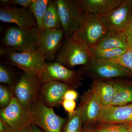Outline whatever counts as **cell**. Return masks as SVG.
I'll return each mask as SVG.
<instances>
[{"label": "cell", "mask_w": 132, "mask_h": 132, "mask_svg": "<svg viewBox=\"0 0 132 132\" xmlns=\"http://www.w3.org/2000/svg\"><path fill=\"white\" fill-rule=\"evenodd\" d=\"M83 77L94 80H111L132 78V70L109 60L93 57L87 65L78 70Z\"/></svg>", "instance_id": "6da1fadb"}, {"label": "cell", "mask_w": 132, "mask_h": 132, "mask_svg": "<svg viewBox=\"0 0 132 132\" xmlns=\"http://www.w3.org/2000/svg\"><path fill=\"white\" fill-rule=\"evenodd\" d=\"M93 58L88 45L84 40L74 35L65 38L55 59L56 61L71 69L76 66L87 65Z\"/></svg>", "instance_id": "7a4b0ae2"}, {"label": "cell", "mask_w": 132, "mask_h": 132, "mask_svg": "<svg viewBox=\"0 0 132 132\" xmlns=\"http://www.w3.org/2000/svg\"><path fill=\"white\" fill-rule=\"evenodd\" d=\"M39 36L38 27L24 30L11 27L6 30L2 43L4 47L16 52H36L38 50Z\"/></svg>", "instance_id": "3957f363"}, {"label": "cell", "mask_w": 132, "mask_h": 132, "mask_svg": "<svg viewBox=\"0 0 132 132\" xmlns=\"http://www.w3.org/2000/svg\"><path fill=\"white\" fill-rule=\"evenodd\" d=\"M27 108L32 124L45 132H62L67 120L56 114L53 108L45 105L39 99Z\"/></svg>", "instance_id": "277c9868"}, {"label": "cell", "mask_w": 132, "mask_h": 132, "mask_svg": "<svg viewBox=\"0 0 132 132\" xmlns=\"http://www.w3.org/2000/svg\"><path fill=\"white\" fill-rule=\"evenodd\" d=\"M42 85L37 75L24 72L14 85L9 87L20 104L27 107L39 99Z\"/></svg>", "instance_id": "5b68a950"}, {"label": "cell", "mask_w": 132, "mask_h": 132, "mask_svg": "<svg viewBox=\"0 0 132 132\" xmlns=\"http://www.w3.org/2000/svg\"><path fill=\"white\" fill-rule=\"evenodd\" d=\"M0 54L13 65L29 74L39 75L46 63L45 57L38 50L34 52H16L1 47Z\"/></svg>", "instance_id": "8992f818"}, {"label": "cell", "mask_w": 132, "mask_h": 132, "mask_svg": "<svg viewBox=\"0 0 132 132\" xmlns=\"http://www.w3.org/2000/svg\"><path fill=\"white\" fill-rule=\"evenodd\" d=\"M42 84L52 81L64 82L75 88L82 84L84 78L79 71L64 67L57 61L46 62L38 75Z\"/></svg>", "instance_id": "52a82bcc"}, {"label": "cell", "mask_w": 132, "mask_h": 132, "mask_svg": "<svg viewBox=\"0 0 132 132\" xmlns=\"http://www.w3.org/2000/svg\"><path fill=\"white\" fill-rule=\"evenodd\" d=\"M57 8L62 28L65 38L73 36L78 31L83 13L72 0H57Z\"/></svg>", "instance_id": "ba28073f"}, {"label": "cell", "mask_w": 132, "mask_h": 132, "mask_svg": "<svg viewBox=\"0 0 132 132\" xmlns=\"http://www.w3.org/2000/svg\"><path fill=\"white\" fill-rule=\"evenodd\" d=\"M108 31L100 16L83 13L79 28L74 35L91 47L96 46Z\"/></svg>", "instance_id": "9c48e42d"}, {"label": "cell", "mask_w": 132, "mask_h": 132, "mask_svg": "<svg viewBox=\"0 0 132 132\" xmlns=\"http://www.w3.org/2000/svg\"><path fill=\"white\" fill-rule=\"evenodd\" d=\"M0 120L16 132H19L32 124L27 107L21 106L13 94L6 108L0 110Z\"/></svg>", "instance_id": "30bf717a"}, {"label": "cell", "mask_w": 132, "mask_h": 132, "mask_svg": "<svg viewBox=\"0 0 132 132\" xmlns=\"http://www.w3.org/2000/svg\"><path fill=\"white\" fill-rule=\"evenodd\" d=\"M99 16L108 31H125L132 19V0H123L118 7Z\"/></svg>", "instance_id": "8fae6325"}, {"label": "cell", "mask_w": 132, "mask_h": 132, "mask_svg": "<svg viewBox=\"0 0 132 132\" xmlns=\"http://www.w3.org/2000/svg\"><path fill=\"white\" fill-rule=\"evenodd\" d=\"M0 21L5 23H13L24 30L38 27L35 17L29 8L1 7Z\"/></svg>", "instance_id": "7c38bea8"}, {"label": "cell", "mask_w": 132, "mask_h": 132, "mask_svg": "<svg viewBox=\"0 0 132 132\" xmlns=\"http://www.w3.org/2000/svg\"><path fill=\"white\" fill-rule=\"evenodd\" d=\"M64 36L62 28L46 29L39 35L38 50L46 60L52 61L55 59Z\"/></svg>", "instance_id": "4fadbf2b"}, {"label": "cell", "mask_w": 132, "mask_h": 132, "mask_svg": "<svg viewBox=\"0 0 132 132\" xmlns=\"http://www.w3.org/2000/svg\"><path fill=\"white\" fill-rule=\"evenodd\" d=\"M79 106L82 109L83 124L90 126L98 123L102 106L96 93L92 87L82 95Z\"/></svg>", "instance_id": "5bb4252c"}, {"label": "cell", "mask_w": 132, "mask_h": 132, "mask_svg": "<svg viewBox=\"0 0 132 132\" xmlns=\"http://www.w3.org/2000/svg\"><path fill=\"white\" fill-rule=\"evenodd\" d=\"M132 123V103L121 106L102 107L98 124H124Z\"/></svg>", "instance_id": "9a60e30c"}, {"label": "cell", "mask_w": 132, "mask_h": 132, "mask_svg": "<svg viewBox=\"0 0 132 132\" xmlns=\"http://www.w3.org/2000/svg\"><path fill=\"white\" fill-rule=\"evenodd\" d=\"M71 88H73L64 82H45L42 85L39 99L45 105L53 108L62 104L65 93Z\"/></svg>", "instance_id": "2e32d148"}, {"label": "cell", "mask_w": 132, "mask_h": 132, "mask_svg": "<svg viewBox=\"0 0 132 132\" xmlns=\"http://www.w3.org/2000/svg\"><path fill=\"white\" fill-rule=\"evenodd\" d=\"M123 0H75L82 13L100 16L118 7Z\"/></svg>", "instance_id": "e0dca14e"}, {"label": "cell", "mask_w": 132, "mask_h": 132, "mask_svg": "<svg viewBox=\"0 0 132 132\" xmlns=\"http://www.w3.org/2000/svg\"><path fill=\"white\" fill-rule=\"evenodd\" d=\"M114 86V95L111 106H121L132 103V85L124 79L111 80Z\"/></svg>", "instance_id": "ac0fdd59"}, {"label": "cell", "mask_w": 132, "mask_h": 132, "mask_svg": "<svg viewBox=\"0 0 132 132\" xmlns=\"http://www.w3.org/2000/svg\"><path fill=\"white\" fill-rule=\"evenodd\" d=\"M95 46L102 48L128 49L127 39L125 31L109 30Z\"/></svg>", "instance_id": "d6986e66"}, {"label": "cell", "mask_w": 132, "mask_h": 132, "mask_svg": "<svg viewBox=\"0 0 132 132\" xmlns=\"http://www.w3.org/2000/svg\"><path fill=\"white\" fill-rule=\"evenodd\" d=\"M91 87L96 93L102 107L111 105L114 92V86L112 80H94Z\"/></svg>", "instance_id": "ffe728a7"}, {"label": "cell", "mask_w": 132, "mask_h": 132, "mask_svg": "<svg viewBox=\"0 0 132 132\" xmlns=\"http://www.w3.org/2000/svg\"><path fill=\"white\" fill-rule=\"evenodd\" d=\"M62 28L57 1H50L43 20V29Z\"/></svg>", "instance_id": "44dd1931"}, {"label": "cell", "mask_w": 132, "mask_h": 132, "mask_svg": "<svg viewBox=\"0 0 132 132\" xmlns=\"http://www.w3.org/2000/svg\"><path fill=\"white\" fill-rule=\"evenodd\" d=\"M49 2V0H33L29 7L36 20L39 35L44 31L43 20Z\"/></svg>", "instance_id": "7402d4cb"}, {"label": "cell", "mask_w": 132, "mask_h": 132, "mask_svg": "<svg viewBox=\"0 0 132 132\" xmlns=\"http://www.w3.org/2000/svg\"><path fill=\"white\" fill-rule=\"evenodd\" d=\"M83 124L82 109L79 106L72 114L69 115L63 132H82Z\"/></svg>", "instance_id": "603a6c76"}, {"label": "cell", "mask_w": 132, "mask_h": 132, "mask_svg": "<svg viewBox=\"0 0 132 132\" xmlns=\"http://www.w3.org/2000/svg\"><path fill=\"white\" fill-rule=\"evenodd\" d=\"M93 57L103 60H110L122 55L127 49L102 48L94 46L90 47Z\"/></svg>", "instance_id": "cb8c5ba5"}, {"label": "cell", "mask_w": 132, "mask_h": 132, "mask_svg": "<svg viewBox=\"0 0 132 132\" xmlns=\"http://www.w3.org/2000/svg\"><path fill=\"white\" fill-rule=\"evenodd\" d=\"M132 123L124 124H98L96 132H128Z\"/></svg>", "instance_id": "d4e9b609"}, {"label": "cell", "mask_w": 132, "mask_h": 132, "mask_svg": "<svg viewBox=\"0 0 132 132\" xmlns=\"http://www.w3.org/2000/svg\"><path fill=\"white\" fill-rule=\"evenodd\" d=\"M17 80L16 79L13 72L8 66L1 63L0 64L1 83L7 85L9 87H11L14 85Z\"/></svg>", "instance_id": "484cf974"}, {"label": "cell", "mask_w": 132, "mask_h": 132, "mask_svg": "<svg viewBox=\"0 0 132 132\" xmlns=\"http://www.w3.org/2000/svg\"><path fill=\"white\" fill-rule=\"evenodd\" d=\"M13 94L9 87L1 84L0 86V107L1 109L6 108L12 100Z\"/></svg>", "instance_id": "4316f807"}, {"label": "cell", "mask_w": 132, "mask_h": 132, "mask_svg": "<svg viewBox=\"0 0 132 132\" xmlns=\"http://www.w3.org/2000/svg\"><path fill=\"white\" fill-rule=\"evenodd\" d=\"M109 60L132 70V49L128 48L121 56Z\"/></svg>", "instance_id": "83f0119b"}, {"label": "cell", "mask_w": 132, "mask_h": 132, "mask_svg": "<svg viewBox=\"0 0 132 132\" xmlns=\"http://www.w3.org/2000/svg\"><path fill=\"white\" fill-rule=\"evenodd\" d=\"M62 104L64 109L69 113V115L72 114L75 111L76 106L75 101L64 100Z\"/></svg>", "instance_id": "f1b7e54d"}, {"label": "cell", "mask_w": 132, "mask_h": 132, "mask_svg": "<svg viewBox=\"0 0 132 132\" xmlns=\"http://www.w3.org/2000/svg\"><path fill=\"white\" fill-rule=\"evenodd\" d=\"M127 39L128 49H132V19L125 31Z\"/></svg>", "instance_id": "f546056e"}, {"label": "cell", "mask_w": 132, "mask_h": 132, "mask_svg": "<svg viewBox=\"0 0 132 132\" xmlns=\"http://www.w3.org/2000/svg\"><path fill=\"white\" fill-rule=\"evenodd\" d=\"M78 97V92L73 88H71L68 90L64 94L63 100L75 101Z\"/></svg>", "instance_id": "4dcf8cb0"}, {"label": "cell", "mask_w": 132, "mask_h": 132, "mask_svg": "<svg viewBox=\"0 0 132 132\" xmlns=\"http://www.w3.org/2000/svg\"><path fill=\"white\" fill-rule=\"evenodd\" d=\"M33 0H11V6L18 5L22 7L29 8Z\"/></svg>", "instance_id": "1f68e13d"}, {"label": "cell", "mask_w": 132, "mask_h": 132, "mask_svg": "<svg viewBox=\"0 0 132 132\" xmlns=\"http://www.w3.org/2000/svg\"><path fill=\"white\" fill-rule=\"evenodd\" d=\"M0 132H16L0 120Z\"/></svg>", "instance_id": "d6a6232c"}, {"label": "cell", "mask_w": 132, "mask_h": 132, "mask_svg": "<svg viewBox=\"0 0 132 132\" xmlns=\"http://www.w3.org/2000/svg\"><path fill=\"white\" fill-rule=\"evenodd\" d=\"M11 0H1L0 1L1 6V7H6L11 6Z\"/></svg>", "instance_id": "836d02e7"}, {"label": "cell", "mask_w": 132, "mask_h": 132, "mask_svg": "<svg viewBox=\"0 0 132 132\" xmlns=\"http://www.w3.org/2000/svg\"><path fill=\"white\" fill-rule=\"evenodd\" d=\"M31 132H42L38 126L34 124H32L30 125Z\"/></svg>", "instance_id": "e575fe53"}, {"label": "cell", "mask_w": 132, "mask_h": 132, "mask_svg": "<svg viewBox=\"0 0 132 132\" xmlns=\"http://www.w3.org/2000/svg\"><path fill=\"white\" fill-rule=\"evenodd\" d=\"M82 132H96L95 130L88 126H86L84 128H82Z\"/></svg>", "instance_id": "d590c367"}, {"label": "cell", "mask_w": 132, "mask_h": 132, "mask_svg": "<svg viewBox=\"0 0 132 132\" xmlns=\"http://www.w3.org/2000/svg\"><path fill=\"white\" fill-rule=\"evenodd\" d=\"M30 125L28 127L26 128L21 130L19 132H31V128H30Z\"/></svg>", "instance_id": "8d00e7d4"}, {"label": "cell", "mask_w": 132, "mask_h": 132, "mask_svg": "<svg viewBox=\"0 0 132 132\" xmlns=\"http://www.w3.org/2000/svg\"><path fill=\"white\" fill-rule=\"evenodd\" d=\"M128 132H132V124L131 125V126H130V128H129Z\"/></svg>", "instance_id": "74e56055"}]
</instances>
